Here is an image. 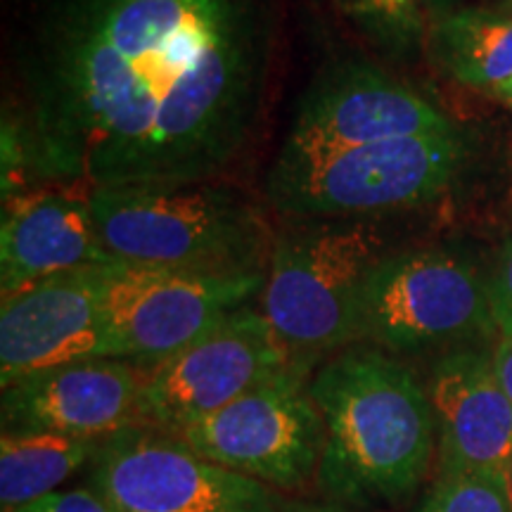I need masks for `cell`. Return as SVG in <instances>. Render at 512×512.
<instances>
[{
  "label": "cell",
  "instance_id": "2e32d148",
  "mask_svg": "<svg viewBox=\"0 0 512 512\" xmlns=\"http://www.w3.org/2000/svg\"><path fill=\"white\" fill-rule=\"evenodd\" d=\"M432 53L458 83L494 93L512 79V12H444L434 24Z\"/></svg>",
  "mask_w": 512,
  "mask_h": 512
},
{
  "label": "cell",
  "instance_id": "44dd1931",
  "mask_svg": "<svg viewBox=\"0 0 512 512\" xmlns=\"http://www.w3.org/2000/svg\"><path fill=\"white\" fill-rule=\"evenodd\" d=\"M10 512H117L95 489L53 491Z\"/></svg>",
  "mask_w": 512,
  "mask_h": 512
},
{
  "label": "cell",
  "instance_id": "52a82bcc",
  "mask_svg": "<svg viewBox=\"0 0 512 512\" xmlns=\"http://www.w3.org/2000/svg\"><path fill=\"white\" fill-rule=\"evenodd\" d=\"M496 330L489 280L446 249L384 254L361 297V339L394 354L467 347Z\"/></svg>",
  "mask_w": 512,
  "mask_h": 512
},
{
  "label": "cell",
  "instance_id": "e0dca14e",
  "mask_svg": "<svg viewBox=\"0 0 512 512\" xmlns=\"http://www.w3.org/2000/svg\"><path fill=\"white\" fill-rule=\"evenodd\" d=\"M100 441L53 432H3L0 439V508L3 512L53 494L86 460Z\"/></svg>",
  "mask_w": 512,
  "mask_h": 512
},
{
  "label": "cell",
  "instance_id": "5bb4252c",
  "mask_svg": "<svg viewBox=\"0 0 512 512\" xmlns=\"http://www.w3.org/2000/svg\"><path fill=\"white\" fill-rule=\"evenodd\" d=\"M439 477L510 472L512 401L494 368V351L475 344L448 349L432 370Z\"/></svg>",
  "mask_w": 512,
  "mask_h": 512
},
{
  "label": "cell",
  "instance_id": "3957f363",
  "mask_svg": "<svg viewBox=\"0 0 512 512\" xmlns=\"http://www.w3.org/2000/svg\"><path fill=\"white\" fill-rule=\"evenodd\" d=\"M382 247L368 221L318 219L280 235L259 311L294 366L311 370L318 356L361 339L363 285Z\"/></svg>",
  "mask_w": 512,
  "mask_h": 512
},
{
  "label": "cell",
  "instance_id": "277c9868",
  "mask_svg": "<svg viewBox=\"0 0 512 512\" xmlns=\"http://www.w3.org/2000/svg\"><path fill=\"white\" fill-rule=\"evenodd\" d=\"M100 240L133 266H261L266 226L259 209L233 190L207 183L93 188Z\"/></svg>",
  "mask_w": 512,
  "mask_h": 512
},
{
  "label": "cell",
  "instance_id": "ac0fdd59",
  "mask_svg": "<svg viewBox=\"0 0 512 512\" xmlns=\"http://www.w3.org/2000/svg\"><path fill=\"white\" fill-rule=\"evenodd\" d=\"M415 512H512L508 472H458L437 479Z\"/></svg>",
  "mask_w": 512,
  "mask_h": 512
},
{
  "label": "cell",
  "instance_id": "6da1fadb",
  "mask_svg": "<svg viewBox=\"0 0 512 512\" xmlns=\"http://www.w3.org/2000/svg\"><path fill=\"white\" fill-rule=\"evenodd\" d=\"M38 171L86 188L207 183L264 117L273 0H17L10 36Z\"/></svg>",
  "mask_w": 512,
  "mask_h": 512
},
{
  "label": "cell",
  "instance_id": "ba28073f",
  "mask_svg": "<svg viewBox=\"0 0 512 512\" xmlns=\"http://www.w3.org/2000/svg\"><path fill=\"white\" fill-rule=\"evenodd\" d=\"M93 489L117 512H278L273 486L202 458L178 434L131 425L100 441Z\"/></svg>",
  "mask_w": 512,
  "mask_h": 512
},
{
  "label": "cell",
  "instance_id": "30bf717a",
  "mask_svg": "<svg viewBox=\"0 0 512 512\" xmlns=\"http://www.w3.org/2000/svg\"><path fill=\"white\" fill-rule=\"evenodd\" d=\"M287 368H294L292 356L264 313L247 304L190 347L147 368L136 425L181 434Z\"/></svg>",
  "mask_w": 512,
  "mask_h": 512
},
{
  "label": "cell",
  "instance_id": "4fadbf2b",
  "mask_svg": "<svg viewBox=\"0 0 512 512\" xmlns=\"http://www.w3.org/2000/svg\"><path fill=\"white\" fill-rule=\"evenodd\" d=\"M145 373L126 358L43 370L3 389V432H53L105 441L138 422Z\"/></svg>",
  "mask_w": 512,
  "mask_h": 512
},
{
  "label": "cell",
  "instance_id": "9a60e30c",
  "mask_svg": "<svg viewBox=\"0 0 512 512\" xmlns=\"http://www.w3.org/2000/svg\"><path fill=\"white\" fill-rule=\"evenodd\" d=\"M102 245L91 207V188L69 183L5 202L0 228V292L3 299L43 280L114 264Z\"/></svg>",
  "mask_w": 512,
  "mask_h": 512
},
{
  "label": "cell",
  "instance_id": "484cf974",
  "mask_svg": "<svg viewBox=\"0 0 512 512\" xmlns=\"http://www.w3.org/2000/svg\"><path fill=\"white\" fill-rule=\"evenodd\" d=\"M508 477H510V486H512V463H510V472H508Z\"/></svg>",
  "mask_w": 512,
  "mask_h": 512
},
{
  "label": "cell",
  "instance_id": "603a6c76",
  "mask_svg": "<svg viewBox=\"0 0 512 512\" xmlns=\"http://www.w3.org/2000/svg\"><path fill=\"white\" fill-rule=\"evenodd\" d=\"M278 512H354L344 503H287Z\"/></svg>",
  "mask_w": 512,
  "mask_h": 512
},
{
  "label": "cell",
  "instance_id": "d4e9b609",
  "mask_svg": "<svg viewBox=\"0 0 512 512\" xmlns=\"http://www.w3.org/2000/svg\"><path fill=\"white\" fill-rule=\"evenodd\" d=\"M494 93H496V95H498V98H501V100L505 102V105H508V107H510V110H512V79H508V81H505V83H503V86H498Z\"/></svg>",
  "mask_w": 512,
  "mask_h": 512
},
{
  "label": "cell",
  "instance_id": "8992f818",
  "mask_svg": "<svg viewBox=\"0 0 512 512\" xmlns=\"http://www.w3.org/2000/svg\"><path fill=\"white\" fill-rule=\"evenodd\" d=\"M266 268L100 266L102 306L119 358L152 368L259 297Z\"/></svg>",
  "mask_w": 512,
  "mask_h": 512
},
{
  "label": "cell",
  "instance_id": "7a4b0ae2",
  "mask_svg": "<svg viewBox=\"0 0 512 512\" xmlns=\"http://www.w3.org/2000/svg\"><path fill=\"white\" fill-rule=\"evenodd\" d=\"M325 422L318 484L335 503L399 501L422 482L437 448L430 392L406 363L356 347L309 382Z\"/></svg>",
  "mask_w": 512,
  "mask_h": 512
},
{
  "label": "cell",
  "instance_id": "5b68a950",
  "mask_svg": "<svg viewBox=\"0 0 512 512\" xmlns=\"http://www.w3.org/2000/svg\"><path fill=\"white\" fill-rule=\"evenodd\" d=\"M460 131L349 147L332 155L275 159L273 207L297 219H354L418 207L441 195L465 164Z\"/></svg>",
  "mask_w": 512,
  "mask_h": 512
},
{
  "label": "cell",
  "instance_id": "9c48e42d",
  "mask_svg": "<svg viewBox=\"0 0 512 512\" xmlns=\"http://www.w3.org/2000/svg\"><path fill=\"white\" fill-rule=\"evenodd\" d=\"M306 368H287L181 437L202 458L275 489H299L318 477L325 422Z\"/></svg>",
  "mask_w": 512,
  "mask_h": 512
},
{
  "label": "cell",
  "instance_id": "8fae6325",
  "mask_svg": "<svg viewBox=\"0 0 512 512\" xmlns=\"http://www.w3.org/2000/svg\"><path fill=\"white\" fill-rule=\"evenodd\" d=\"M458 131L420 91L366 62L320 74L299 102L278 157L304 159L425 133Z\"/></svg>",
  "mask_w": 512,
  "mask_h": 512
},
{
  "label": "cell",
  "instance_id": "7402d4cb",
  "mask_svg": "<svg viewBox=\"0 0 512 512\" xmlns=\"http://www.w3.org/2000/svg\"><path fill=\"white\" fill-rule=\"evenodd\" d=\"M494 368L505 394L512 401V335H501L494 349Z\"/></svg>",
  "mask_w": 512,
  "mask_h": 512
},
{
  "label": "cell",
  "instance_id": "d6986e66",
  "mask_svg": "<svg viewBox=\"0 0 512 512\" xmlns=\"http://www.w3.org/2000/svg\"><path fill=\"white\" fill-rule=\"evenodd\" d=\"M349 10L377 46L396 57L411 53L425 31L422 0H349Z\"/></svg>",
  "mask_w": 512,
  "mask_h": 512
},
{
  "label": "cell",
  "instance_id": "7c38bea8",
  "mask_svg": "<svg viewBox=\"0 0 512 512\" xmlns=\"http://www.w3.org/2000/svg\"><path fill=\"white\" fill-rule=\"evenodd\" d=\"M91 358H119L102 306L100 266L57 275L3 299L0 384Z\"/></svg>",
  "mask_w": 512,
  "mask_h": 512
},
{
  "label": "cell",
  "instance_id": "ffe728a7",
  "mask_svg": "<svg viewBox=\"0 0 512 512\" xmlns=\"http://www.w3.org/2000/svg\"><path fill=\"white\" fill-rule=\"evenodd\" d=\"M486 280H489V302L496 330L501 335H512V238L503 245L494 271Z\"/></svg>",
  "mask_w": 512,
  "mask_h": 512
},
{
  "label": "cell",
  "instance_id": "cb8c5ba5",
  "mask_svg": "<svg viewBox=\"0 0 512 512\" xmlns=\"http://www.w3.org/2000/svg\"><path fill=\"white\" fill-rule=\"evenodd\" d=\"M456 3V0H422V8L432 10L434 15H444V12L451 10V5Z\"/></svg>",
  "mask_w": 512,
  "mask_h": 512
},
{
  "label": "cell",
  "instance_id": "4316f807",
  "mask_svg": "<svg viewBox=\"0 0 512 512\" xmlns=\"http://www.w3.org/2000/svg\"><path fill=\"white\" fill-rule=\"evenodd\" d=\"M505 3H508V8H510V12H512V0H505Z\"/></svg>",
  "mask_w": 512,
  "mask_h": 512
}]
</instances>
